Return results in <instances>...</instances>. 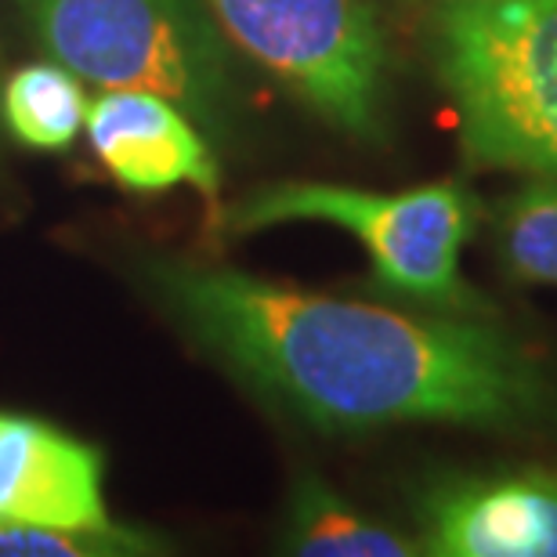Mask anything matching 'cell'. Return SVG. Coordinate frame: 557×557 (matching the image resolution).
I'll use <instances>...</instances> for the list:
<instances>
[{
    "instance_id": "277c9868",
    "label": "cell",
    "mask_w": 557,
    "mask_h": 557,
    "mask_svg": "<svg viewBox=\"0 0 557 557\" xmlns=\"http://www.w3.org/2000/svg\"><path fill=\"white\" fill-rule=\"evenodd\" d=\"M289 221H322L351 232L370 253L376 283L392 294L453 311L478 305L460 275L463 243L474 228V203L456 182L406 193H370L333 182H275L225 207L218 225L228 232H261Z\"/></svg>"
},
{
    "instance_id": "ba28073f",
    "label": "cell",
    "mask_w": 557,
    "mask_h": 557,
    "mask_svg": "<svg viewBox=\"0 0 557 557\" xmlns=\"http://www.w3.org/2000/svg\"><path fill=\"white\" fill-rule=\"evenodd\" d=\"M87 138L127 193L193 185L218 196V160L193 116L149 91H106L87 109Z\"/></svg>"
},
{
    "instance_id": "9c48e42d",
    "label": "cell",
    "mask_w": 557,
    "mask_h": 557,
    "mask_svg": "<svg viewBox=\"0 0 557 557\" xmlns=\"http://www.w3.org/2000/svg\"><path fill=\"white\" fill-rule=\"evenodd\" d=\"M283 550L305 557H409L420 543L337 496L319 474H300L286 507Z\"/></svg>"
},
{
    "instance_id": "5b68a950",
    "label": "cell",
    "mask_w": 557,
    "mask_h": 557,
    "mask_svg": "<svg viewBox=\"0 0 557 557\" xmlns=\"http://www.w3.org/2000/svg\"><path fill=\"white\" fill-rule=\"evenodd\" d=\"M225 37L359 141L387 138V40L366 0H203Z\"/></svg>"
},
{
    "instance_id": "8fae6325",
    "label": "cell",
    "mask_w": 557,
    "mask_h": 557,
    "mask_svg": "<svg viewBox=\"0 0 557 557\" xmlns=\"http://www.w3.org/2000/svg\"><path fill=\"white\" fill-rule=\"evenodd\" d=\"M499 258L521 283L557 286V182L536 177L499 207Z\"/></svg>"
},
{
    "instance_id": "8992f818",
    "label": "cell",
    "mask_w": 557,
    "mask_h": 557,
    "mask_svg": "<svg viewBox=\"0 0 557 557\" xmlns=\"http://www.w3.org/2000/svg\"><path fill=\"white\" fill-rule=\"evenodd\" d=\"M420 554L557 557V467L445 474L420 493Z\"/></svg>"
},
{
    "instance_id": "7c38bea8",
    "label": "cell",
    "mask_w": 557,
    "mask_h": 557,
    "mask_svg": "<svg viewBox=\"0 0 557 557\" xmlns=\"http://www.w3.org/2000/svg\"><path fill=\"white\" fill-rule=\"evenodd\" d=\"M156 550L160 547L145 532H131L120 525L62 529L0 518V557H124Z\"/></svg>"
},
{
    "instance_id": "7a4b0ae2",
    "label": "cell",
    "mask_w": 557,
    "mask_h": 557,
    "mask_svg": "<svg viewBox=\"0 0 557 557\" xmlns=\"http://www.w3.org/2000/svg\"><path fill=\"white\" fill-rule=\"evenodd\" d=\"M428 51L463 152L557 182V0H449Z\"/></svg>"
},
{
    "instance_id": "3957f363",
    "label": "cell",
    "mask_w": 557,
    "mask_h": 557,
    "mask_svg": "<svg viewBox=\"0 0 557 557\" xmlns=\"http://www.w3.org/2000/svg\"><path fill=\"white\" fill-rule=\"evenodd\" d=\"M40 48L109 91H149L214 124L228 98V48L199 0H18Z\"/></svg>"
},
{
    "instance_id": "6da1fadb",
    "label": "cell",
    "mask_w": 557,
    "mask_h": 557,
    "mask_svg": "<svg viewBox=\"0 0 557 557\" xmlns=\"http://www.w3.org/2000/svg\"><path fill=\"white\" fill-rule=\"evenodd\" d=\"M145 275L199 348L319 431L557 423L550 366L485 319L409 315L193 261H152Z\"/></svg>"
},
{
    "instance_id": "52a82bcc",
    "label": "cell",
    "mask_w": 557,
    "mask_h": 557,
    "mask_svg": "<svg viewBox=\"0 0 557 557\" xmlns=\"http://www.w3.org/2000/svg\"><path fill=\"white\" fill-rule=\"evenodd\" d=\"M106 460L51 423L0 409V518L62 529L116 525L106 507Z\"/></svg>"
},
{
    "instance_id": "30bf717a",
    "label": "cell",
    "mask_w": 557,
    "mask_h": 557,
    "mask_svg": "<svg viewBox=\"0 0 557 557\" xmlns=\"http://www.w3.org/2000/svg\"><path fill=\"white\" fill-rule=\"evenodd\" d=\"M91 102L84 98L81 76L65 65H26L4 84V124L15 141L29 149H70L87 124Z\"/></svg>"
},
{
    "instance_id": "4fadbf2b",
    "label": "cell",
    "mask_w": 557,
    "mask_h": 557,
    "mask_svg": "<svg viewBox=\"0 0 557 557\" xmlns=\"http://www.w3.org/2000/svg\"><path fill=\"white\" fill-rule=\"evenodd\" d=\"M438 4H449V0H438Z\"/></svg>"
}]
</instances>
